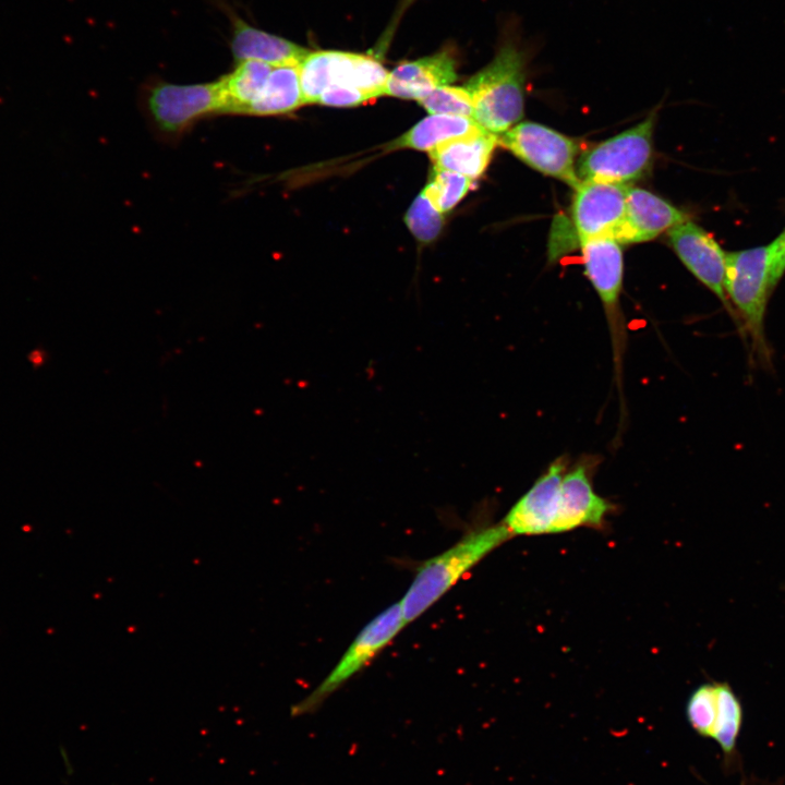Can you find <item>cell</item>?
I'll use <instances>...</instances> for the list:
<instances>
[{
    "label": "cell",
    "instance_id": "obj_1",
    "mask_svg": "<svg viewBox=\"0 0 785 785\" xmlns=\"http://www.w3.org/2000/svg\"><path fill=\"white\" fill-rule=\"evenodd\" d=\"M535 44L523 37L519 23L514 20L505 25L492 61L467 82L464 87L473 101V120L483 130L499 135L521 120Z\"/></svg>",
    "mask_w": 785,
    "mask_h": 785
},
{
    "label": "cell",
    "instance_id": "obj_2",
    "mask_svg": "<svg viewBox=\"0 0 785 785\" xmlns=\"http://www.w3.org/2000/svg\"><path fill=\"white\" fill-rule=\"evenodd\" d=\"M775 287L769 245L726 254L725 289L733 318L749 342L752 359L763 366L771 364L764 317Z\"/></svg>",
    "mask_w": 785,
    "mask_h": 785
},
{
    "label": "cell",
    "instance_id": "obj_3",
    "mask_svg": "<svg viewBox=\"0 0 785 785\" xmlns=\"http://www.w3.org/2000/svg\"><path fill=\"white\" fill-rule=\"evenodd\" d=\"M512 535L492 524L468 532L440 554L423 561L400 602L406 624L420 617L480 560Z\"/></svg>",
    "mask_w": 785,
    "mask_h": 785
},
{
    "label": "cell",
    "instance_id": "obj_4",
    "mask_svg": "<svg viewBox=\"0 0 785 785\" xmlns=\"http://www.w3.org/2000/svg\"><path fill=\"white\" fill-rule=\"evenodd\" d=\"M298 67L304 104H317L323 92L333 87L376 98L385 95L389 73L370 56L337 50L309 51Z\"/></svg>",
    "mask_w": 785,
    "mask_h": 785
},
{
    "label": "cell",
    "instance_id": "obj_5",
    "mask_svg": "<svg viewBox=\"0 0 785 785\" xmlns=\"http://www.w3.org/2000/svg\"><path fill=\"white\" fill-rule=\"evenodd\" d=\"M652 112L635 126L587 149L577 160L580 181L627 184L648 171L653 158Z\"/></svg>",
    "mask_w": 785,
    "mask_h": 785
},
{
    "label": "cell",
    "instance_id": "obj_6",
    "mask_svg": "<svg viewBox=\"0 0 785 785\" xmlns=\"http://www.w3.org/2000/svg\"><path fill=\"white\" fill-rule=\"evenodd\" d=\"M406 625L400 602L379 613L359 632L321 684L291 706V716L297 717L315 712L330 695L375 659Z\"/></svg>",
    "mask_w": 785,
    "mask_h": 785
},
{
    "label": "cell",
    "instance_id": "obj_7",
    "mask_svg": "<svg viewBox=\"0 0 785 785\" xmlns=\"http://www.w3.org/2000/svg\"><path fill=\"white\" fill-rule=\"evenodd\" d=\"M145 107L149 120L159 133L168 137L180 136L201 118L221 113L220 82H156L146 90Z\"/></svg>",
    "mask_w": 785,
    "mask_h": 785
},
{
    "label": "cell",
    "instance_id": "obj_8",
    "mask_svg": "<svg viewBox=\"0 0 785 785\" xmlns=\"http://www.w3.org/2000/svg\"><path fill=\"white\" fill-rule=\"evenodd\" d=\"M498 144L545 176L572 189L580 184L576 164L578 144L570 137L540 123H517L498 135Z\"/></svg>",
    "mask_w": 785,
    "mask_h": 785
},
{
    "label": "cell",
    "instance_id": "obj_9",
    "mask_svg": "<svg viewBox=\"0 0 785 785\" xmlns=\"http://www.w3.org/2000/svg\"><path fill=\"white\" fill-rule=\"evenodd\" d=\"M628 184L581 181L575 189L571 218L579 243L614 238L626 207Z\"/></svg>",
    "mask_w": 785,
    "mask_h": 785
},
{
    "label": "cell",
    "instance_id": "obj_10",
    "mask_svg": "<svg viewBox=\"0 0 785 785\" xmlns=\"http://www.w3.org/2000/svg\"><path fill=\"white\" fill-rule=\"evenodd\" d=\"M584 273L599 294L612 331L616 354L624 341L619 297L623 287L624 262L620 243L614 238L604 237L588 240L580 244Z\"/></svg>",
    "mask_w": 785,
    "mask_h": 785
},
{
    "label": "cell",
    "instance_id": "obj_11",
    "mask_svg": "<svg viewBox=\"0 0 785 785\" xmlns=\"http://www.w3.org/2000/svg\"><path fill=\"white\" fill-rule=\"evenodd\" d=\"M667 232L681 262L722 301L733 316L725 289L726 254L715 239L690 220L671 228Z\"/></svg>",
    "mask_w": 785,
    "mask_h": 785
},
{
    "label": "cell",
    "instance_id": "obj_12",
    "mask_svg": "<svg viewBox=\"0 0 785 785\" xmlns=\"http://www.w3.org/2000/svg\"><path fill=\"white\" fill-rule=\"evenodd\" d=\"M565 462H553L532 487L510 508L503 523L511 535L550 533L555 519Z\"/></svg>",
    "mask_w": 785,
    "mask_h": 785
},
{
    "label": "cell",
    "instance_id": "obj_13",
    "mask_svg": "<svg viewBox=\"0 0 785 785\" xmlns=\"http://www.w3.org/2000/svg\"><path fill=\"white\" fill-rule=\"evenodd\" d=\"M689 220L688 215L660 196L629 186L621 222L614 239L620 244L650 241L664 231Z\"/></svg>",
    "mask_w": 785,
    "mask_h": 785
},
{
    "label": "cell",
    "instance_id": "obj_14",
    "mask_svg": "<svg viewBox=\"0 0 785 785\" xmlns=\"http://www.w3.org/2000/svg\"><path fill=\"white\" fill-rule=\"evenodd\" d=\"M611 504L597 495L583 467L564 474L558 508L550 533H560L579 527H601Z\"/></svg>",
    "mask_w": 785,
    "mask_h": 785
},
{
    "label": "cell",
    "instance_id": "obj_15",
    "mask_svg": "<svg viewBox=\"0 0 785 785\" xmlns=\"http://www.w3.org/2000/svg\"><path fill=\"white\" fill-rule=\"evenodd\" d=\"M456 78V60L451 52L443 50L397 65L388 73L385 95L419 101L436 88L451 84Z\"/></svg>",
    "mask_w": 785,
    "mask_h": 785
},
{
    "label": "cell",
    "instance_id": "obj_16",
    "mask_svg": "<svg viewBox=\"0 0 785 785\" xmlns=\"http://www.w3.org/2000/svg\"><path fill=\"white\" fill-rule=\"evenodd\" d=\"M230 17L232 23L230 47L237 62L255 60L271 67L299 65L310 51L293 41L249 24L234 13Z\"/></svg>",
    "mask_w": 785,
    "mask_h": 785
},
{
    "label": "cell",
    "instance_id": "obj_17",
    "mask_svg": "<svg viewBox=\"0 0 785 785\" xmlns=\"http://www.w3.org/2000/svg\"><path fill=\"white\" fill-rule=\"evenodd\" d=\"M497 144L498 135L480 130L444 143L428 154L434 167L474 180L486 170Z\"/></svg>",
    "mask_w": 785,
    "mask_h": 785
},
{
    "label": "cell",
    "instance_id": "obj_18",
    "mask_svg": "<svg viewBox=\"0 0 785 785\" xmlns=\"http://www.w3.org/2000/svg\"><path fill=\"white\" fill-rule=\"evenodd\" d=\"M304 104L298 65L273 67L268 78L246 110L247 116H280Z\"/></svg>",
    "mask_w": 785,
    "mask_h": 785
},
{
    "label": "cell",
    "instance_id": "obj_19",
    "mask_svg": "<svg viewBox=\"0 0 785 785\" xmlns=\"http://www.w3.org/2000/svg\"><path fill=\"white\" fill-rule=\"evenodd\" d=\"M480 130L483 129L472 118L431 114L391 143V146L430 153L444 143L473 134Z\"/></svg>",
    "mask_w": 785,
    "mask_h": 785
},
{
    "label": "cell",
    "instance_id": "obj_20",
    "mask_svg": "<svg viewBox=\"0 0 785 785\" xmlns=\"http://www.w3.org/2000/svg\"><path fill=\"white\" fill-rule=\"evenodd\" d=\"M273 67L255 60L237 62L234 69L219 78L225 114H245L263 89Z\"/></svg>",
    "mask_w": 785,
    "mask_h": 785
},
{
    "label": "cell",
    "instance_id": "obj_21",
    "mask_svg": "<svg viewBox=\"0 0 785 785\" xmlns=\"http://www.w3.org/2000/svg\"><path fill=\"white\" fill-rule=\"evenodd\" d=\"M717 712L712 738L724 754L734 752L742 724V708L739 698L726 683H716Z\"/></svg>",
    "mask_w": 785,
    "mask_h": 785
},
{
    "label": "cell",
    "instance_id": "obj_22",
    "mask_svg": "<svg viewBox=\"0 0 785 785\" xmlns=\"http://www.w3.org/2000/svg\"><path fill=\"white\" fill-rule=\"evenodd\" d=\"M472 179L434 167L431 180L423 192L443 214L451 210L469 192Z\"/></svg>",
    "mask_w": 785,
    "mask_h": 785
},
{
    "label": "cell",
    "instance_id": "obj_23",
    "mask_svg": "<svg viewBox=\"0 0 785 785\" xmlns=\"http://www.w3.org/2000/svg\"><path fill=\"white\" fill-rule=\"evenodd\" d=\"M716 712V683L702 684L691 692L686 704V716L699 736L712 738Z\"/></svg>",
    "mask_w": 785,
    "mask_h": 785
},
{
    "label": "cell",
    "instance_id": "obj_24",
    "mask_svg": "<svg viewBox=\"0 0 785 785\" xmlns=\"http://www.w3.org/2000/svg\"><path fill=\"white\" fill-rule=\"evenodd\" d=\"M404 221L411 233L422 243L434 241L444 225L443 213L438 210L422 191L409 207Z\"/></svg>",
    "mask_w": 785,
    "mask_h": 785
},
{
    "label": "cell",
    "instance_id": "obj_25",
    "mask_svg": "<svg viewBox=\"0 0 785 785\" xmlns=\"http://www.w3.org/2000/svg\"><path fill=\"white\" fill-rule=\"evenodd\" d=\"M431 114H449L473 119V101L466 87L442 86L419 100Z\"/></svg>",
    "mask_w": 785,
    "mask_h": 785
},
{
    "label": "cell",
    "instance_id": "obj_26",
    "mask_svg": "<svg viewBox=\"0 0 785 785\" xmlns=\"http://www.w3.org/2000/svg\"><path fill=\"white\" fill-rule=\"evenodd\" d=\"M370 100L362 92L333 87L323 92L317 104L331 107H353Z\"/></svg>",
    "mask_w": 785,
    "mask_h": 785
},
{
    "label": "cell",
    "instance_id": "obj_27",
    "mask_svg": "<svg viewBox=\"0 0 785 785\" xmlns=\"http://www.w3.org/2000/svg\"><path fill=\"white\" fill-rule=\"evenodd\" d=\"M771 252L772 278L776 286L785 273V230L769 244Z\"/></svg>",
    "mask_w": 785,
    "mask_h": 785
}]
</instances>
